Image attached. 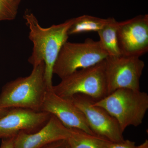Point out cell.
<instances>
[{"mask_svg": "<svg viewBox=\"0 0 148 148\" xmlns=\"http://www.w3.org/2000/svg\"><path fill=\"white\" fill-rule=\"evenodd\" d=\"M137 148H148V141L146 140L144 143L138 146Z\"/></svg>", "mask_w": 148, "mask_h": 148, "instance_id": "cell-20", "label": "cell"}, {"mask_svg": "<svg viewBox=\"0 0 148 148\" xmlns=\"http://www.w3.org/2000/svg\"><path fill=\"white\" fill-rule=\"evenodd\" d=\"M24 18L29 27V39L33 44L29 63L34 66L44 62L46 82L49 89H51L53 66L61 47L68 41L69 29L75 21V18L48 28L42 27L31 12H25Z\"/></svg>", "mask_w": 148, "mask_h": 148, "instance_id": "cell-1", "label": "cell"}, {"mask_svg": "<svg viewBox=\"0 0 148 148\" xmlns=\"http://www.w3.org/2000/svg\"><path fill=\"white\" fill-rule=\"evenodd\" d=\"M22 0H0V21L15 19Z\"/></svg>", "mask_w": 148, "mask_h": 148, "instance_id": "cell-15", "label": "cell"}, {"mask_svg": "<svg viewBox=\"0 0 148 148\" xmlns=\"http://www.w3.org/2000/svg\"><path fill=\"white\" fill-rule=\"evenodd\" d=\"M9 109L0 108V118L3 117L7 113Z\"/></svg>", "mask_w": 148, "mask_h": 148, "instance_id": "cell-19", "label": "cell"}, {"mask_svg": "<svg viewBox=\"0 0 148 148\" xmlns=\"http://www.w3.org/2000/svg\"><path fill=\"white\" fill-rule=\"evenodd\" d=\"M106 67L105 59L94 66L77 70L53 86L52 90L63 98L82 94L95 101L101 100L108 95Z\"/></svg>", "mask_w": 148, "mask_h": 148, "instance_id": "cell-4", "label": "cell"}, {"mask_svg": "<svg viewBox=\"0 0 148 148\" xmlns=\"http://www.w3.org/2000/svg\"><path fill=\"white\" fill-rule=\"evenodd\" d=\"M40 112L54 116L67 127L81 130L88 134L95 135L88 126L82 112L71 100L57 95L52 88L47 91Z\"/></svg>", "mask_w": 148, "mask_h": 148, "instance_id": "cell-10", "label": "cell"}, {"mask_svg": "<svg viewBox=\"0 0 148 148\" xmlns=\"http://www.w3.org/2000/svg\"><path fill=\"white\" fill-rule=\"evenodd\" d=\"M51 114L21 108L10 109L0 118V139L15 137L20 132H37L50 119Z\"/></svg>", "mask_w": 148, "mask_h": 148, "instance_id": "cell-9", "label": "cell"}, {"mask_svg": "<svg viewBox=\"0 0 148 148\" xmlns=\"http://www.w3.org/2000/svg\"><path fill=\"white\" fill-rule=\"evenodd\" d=\"M71 128V134L67 139L70 148H108L110 141L106 138L81 130Z\"/></svg>", "mask_w": 148, "mask_h": 148, "instance_id": "cell-12", "label": "cell"}, {"mask_svg": "<svg viewBox=\"0 0 148 148\" xmlns=\"http://www.w3.org/2000/svg\"><path fill=\"white\" fill-rule=\"evenodd\" d=\"M118 44L121 55L140 57L148 51V15H140L119 23Z\"/></svg>", "mask_w": 148, "mask_h": 148, "instance_id": "cell-8", "label": "cell"}, {"mask_svg": "<svg viewBox=\"0 0 148 148\" xmlns=\"http://www.w3.org/2000/svg\"><path fill=\"white\" fill-rule=\"evenodd\" d=\"M42 148H70L67 139L56 141Z\"/></svg>", "mask_w": 148, "mask_h": 148, "instance_id": "cell-17", "label": "cell"}, {"mask_svg": "<svg viewBox=\"0 0 148 148\" xmlns=\"http://www.w3.org/2000/svg\"><path fill=\"white\" fill-rule=\"evenodd\" d=\"M108 54L99 41L86 39L82 42L66 41L61 47L53 66V73L61 79L79 69L94 66Z\"/></svg>", "mask_w": 148, "mask_h": 148, "instance_id": "cell-5", "label": "cell"}, {"mask_svg": "<svg viewBox=\"0 0 148 148\" xmlns=\"http://www.w3.org/2000/svg\"><path fill=\"white\" fill-rule=\"evenodd\" d=\"M71 133V128L51 115L47 123L37 132L17 134L14 139V148H42L56 141L68 139Z\"/></svg>", "mask_w": 148, "mask_h": 148, "instance_id": "cell-11", "label": "cell"}, {"mask_svg": "<svg viewBox=\"0 0 148 148\" xmlns=\"http://www.w3.org/2000/svg\"><path fill=\"white\" fill-rule=\"evenodd\" d=\"M119 23L114 18L98 32L99 42L108 54V57H117L121 55L118 44L117 30Z\"/></svg>", "mask_w": 148, "mask_h": 148, "instance_id": "cell-13", "label": "cell"}, {"mask_svg": "<svg viewBox=\"0 0 148 148\" xmlns=\"http://www.w3.org/2000/svg\"><path fill=\"white\" fill-rule=\"evenodd\" d=\"M94 104L114 117L123 132L128 126L137 127L142 124L148 109V95L140 90L120 88L94 101Z\"/></svg>", "mask_w": 148, "mask_h": 148, "instance_id": "cell-3", "label": "cell"}, {"mask_svg": "<svg viewBox=\"0 0 148 148\" xmlns=\"http://www.w3.org/2000/svg\"><path fill=\"white\" fill-rule=\"evenodd\" d=\"M108 95L120 88L140 90L145 64L140 57L121 55L106 59Z\"/></svg>", "mask_w": 148, "mask_h": 148, "instance_id": "cell-6", "label": "cell"}, {"mask_svg": "<svg viewBox=\"0 0 148 148\" xmlns=\"http://www.w3.org/2000/svg\"><path fill=\"white\" fill-rule=\"evenodd\" d=\"M14 137L6 138L2 140L0 148H14Z\"/></svg>", "mask_w": 148, "mask_h": 148, "instance_id": "cell-18", "label": "cell"}, {"mask_svg": "<svg viewBox=\"0 0 148 148\" xmlns=\"http://www.w3.org/2000/svg\"><path fill=\"white\" fill-rule=\"evenodd\" d=\"M135 142L129 140H123L121 142H112L109 141L108 148H137Z\"/></svg>", "mask_w": 148, "mask_h": 148, "instance_id": "cell-16", "label": "cell"}, {"mask_svg": "<svg viewBox=\"0 0 148 148\" xmlns=\"http://www.w3.org/2000/svg\"><path fill=\"white\" fill-rule=\"evenodd\" d=\"M112 18H103L83 15L75 18V21L69 29V35L86 32H98L112 20Z\"/></svg>", "mask_w": 148, "mask_h": 148, "instance_id": "cell-14", "label": "cell"}, {"mask_svg": "<svg viewBox=\"0 0 148 148\" xmlns=\"http://www.w3.org/2000/svg\"><path fill=\"white\" fill-rule=\"evenodd\" d=\"M48 89L43 61L33 66L28 76L18 78L4 86L0 93V108H21L40 112Z\"/></svg>", "mask_w": 148, "mask_h": 148, "instance_id": "cell-2", "label": "cell"}, {"mask_svg": "<svg viewBox=\"0 0 148 148\" xmlns=\"http://www.w3.org/2000/svg\"><path fill=\"white\" fill-rule=\"evenodd\" d=\"M70 99L82 112L94 134L112 142L118 143L124 140L123 132L116 120L105 109L94 105L92 98L77 94Z\"/></svg>", "mask_w": 148, "mask_h": 148, "instance_id": "cell-7", "label": "cell"}]
</instances>
